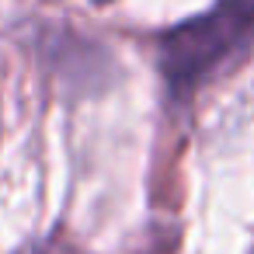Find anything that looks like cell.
<instances>
[{
  "label": "cell",
  "instance_id": "1",
  "mask_svg": "<svg viewBox=\"0 0 254 254\" xmlns=\"http://www.w3.org/2000/svg\"><path fill=\"white\" fill-rule=\"evenodd\" d=\"M247 53H254V0H219L160 42V70L171 94L185 101Z\"/></svg>",
  "mask_w": 254,
  "mask_h": 254
}]
</instances>
